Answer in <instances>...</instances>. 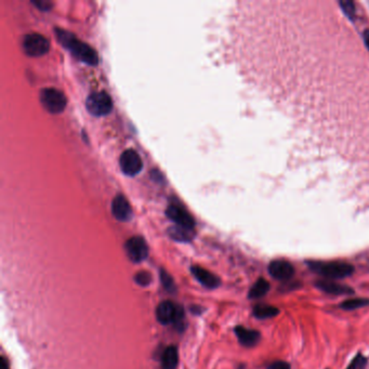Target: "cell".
<instances>
[{"mask_svg": "<svg viewBox=\"0 0 369 369\" xmlns=\"http://www.w3.org/2000/svg\"><path fill=\"white\" fill-rule=\"evenodd\" d=\"M152 280L153 278L151 273L146 271H141L139 273H136V275L134 276V282L139 286H142V287H147V286H150Z\"/></svg>", "mask_w": 369, "mask_h": 369, "instance_id": "21", "label": "cell"}, {"mask_svg": "<svg viewBox=\"0 0 369 369\" xmlns=\"http://www.w3.org/2000/svg\"><path fill=\"white\" fill-rule=\"evenodd\" d=\"M0 369H9V364L5 357H2V361H0Z\"/></svg>", "mask_w": 369, "mask_h": 369, "instance_id": "25", "label": "cell"}, {"mask_svg": "<svg viewBox=\"0 0 369 369\" xmlns=\"http://www.w3.org/2000/svg\"><path fill=\"white\" fill-rule=\"evenodd\" d=\"M55 35H57L58 40L63 44V47H65L68 51H71V53L76 59L88 64V65H97L99 61L98 54L96 50L92 49L89 44L80 41L72 33L64 30L57 29L55 30Z\"/></svg>", "mask_w": 369, "mask_h": 369, "instance_id": "1", "label": "cell"}, {"mask_svg": "<svg viewBox=\"0 0 369 369\" xmlns=\"http://www.w3.org/2000/svg\"><path fill=\"white\" fill-rule=\"evenodd\" d=\"M184 316L186 314H184L183 308L171 301H164L159 303V306L156 309V317L163 325L174 324L182 329Z\"/></svg>", "mask_w": 369, "mask_h": 369, "instance_id": "3", "label": "cell"}, {"mask_svg": "<svg viewBox=\"0 0 369 369\" xmlns=\"http://www.w3.org/2000/svg\"><path fill=\"white\" fill-rule=\"evenodd\" d=\"M364 40H365V43L367 45V48L369 49V30L365 32L364 34Z\"/></svg>", "mask_w": 369, "mask_h": 369, "instance_id": "26", "label": "cell"}, {"mask_svg": "<svg viewBox=\"0 0 369 369\" xmlns=\"http://www.w3.org/2000/svg\"><path fill=\"white\" fill-rule=\"evenodd\" d=\"M369 306V299L367 298H354L348 299L340 304V308L345 311H353Z\"/></svg>", "mask_w": 369, "mask_h": 369, "instance_id": "19", "label": "cell"}, {"mask_svg": "<svg viewBox=\"0 0 369 369\" xmlns=\"http://www.w3.org/2000/svg\"><path fill=\"white\" fill-rule=\"evenodd\" d=\"M270 283L265 281L264 279H259L249 290L248 298L249 299H259L269 292L270 290Z\"/></svg>", "mask_w": 369, "mask_h": 369, "instance_id": "18", "label": "cell"}, {"mask_svg": "<svg viewBox=\"0 0 369 369\" xmlns=\"http://www.w3.org/2000/svg\"><path fill=\"white\" fill-rule=\"evenodd\" d=\"M160 281H162V284L165 287V289L168 292H170V293L176 292V290H177L176 283H174L172 276L167 271H165V270L160 271Z\"/></svg>", "mask_w": 369, "mask_h": 369, "instance_id": "20", "label": "cell"}, {"mask_svg": "<svg viewBox=\"0 0 369 369\" xmlns=\"http://www.w3.org/2000/svg\"><path fill=\"white\" fill-rule=\"evenodd\" d=\"M40 102L49 113L60 114L65 109L67 100L58 89L44 88L40 91Z\"/></svg>", "mask_w": 369, "mask_h": 369, "instance_id": "5", "label": "cell"}, {"mask_svg": "<svg viewBox=\"0 0 369 369\" xmlns=\"http://www.w3.org/2000/svg\"><path fill=\"white\" fill-rule=\"evenodd\" d=\"M252 314L256 318L266 319L279 315L280 310L276 307L269 306V304H257L252 310Z\"/></svg>", "mask_w": 369, "mask_h": 369, "instance_id": "16", "label": "cell"}, {"mask_svg": "<svg viewBox=\"0 0 369 369\" xmlns=\"http://www.w3.org/2000/svg\"><path fill=\"white\" fill-rule=\"evenodd\" d=\"M119 164H121L122 171L126 174V176L129 177L136 176L137 173L141 172L143 168V163L140 155L134 150L125 151L121 156Z\"/></svg>", "mask_w": 369, "mask_h": 369, "instance_id": "8", "label": "cell"}, {"mask_svg": "<svg viewBox=\"0 0 369 369\" xmlns=\"http://www.w3.org/2000/svg\"><path fill=\"white\" fill-rule=\"evenodd\" d=\"M235 334L241 344L246 348L255 347L261 339V335L259 331L245 328L243 326H237L235 328Z\"/></svg>", "mask_w": 369, "mask_h": 369, "instance_id": "13", "label": "cell"}, {"mask_svg": "<svg viewBox=\"0 0 369 369\" xmlns=\"http://www.w3.org/2000/svg\"><path fill=\"white\" fill-rule=\"evenodd\" d=\"M86 107L92 116H105L108 115L113 109V101L104 91L94 92L91 94L87 101Z\"/></svg>", "mask_w": 369, "mask_h": 369, "instance_id": "4", "label": "cell"}, {"mask_svg": "<svg viewBox=\"0 0 369 369\" xmlns=\"http://www.w3.org/2000/svg\"><path fill=\"white\" fill-rule=\"evenodd\" d=\"M269 273L276 281L286 282L294 275V267L286 260H274L269 265Z\"/></svg>", "mask_w": 369, "mask_h": 369, "instance_id": "10", "label": "cell"}, {"mask_svg": "<svg viewBox=\"0 0 369 369\" xmlns=\"http://www.w3.org/2000/svg\"><path fill=\"white\" fill-rule=\"evenodd\" d=\"M112 214L122 222H127L132 218V209L128 200L123 195H118L112 202Z\"/></svg>", "mask_w": 369, "mask_h": 369, "instance_id": "12", "label": "cell"}, {"mask_svg": "<svg viewBox=\"0 0 369 369\" xmlns=\"http://www.w3.org/2000/svg\"><path fill=\"white\" fill-rule=\"evenodd\" d=\"M179 363L178 349L174 345H170L165 349L162 355V367L163 369H176Z\"/></svg>", "mask_w": 369, "mask_h": 369, "instance_id": "15", "label": "cell"}, {"mask_svg": "<svg viewBox=\"0 0 369 369\" xmlns=\"http://www.w3.org/2000/svg\"><path fill=\"white\" fill-rule=\"evenodd\" d=\"M168 234L172 239H174V241L181 242V243L191 242L194 236L193 229H188V228H184V227H181L178 225H174V226L170 227L168 229Z\"/></svg>", "mask_w": 369, "mask_h": 369, "instance_id": "17", "label": "cell"}, {"mask_svg": "<svg viewBox=\"0 0 369 369\" xmlns=\"http://www.w3.org/2000/svg\"><path fill=\"white\" fill-rule=\"evenodd\" d=\"M23 49L30 57H41L49 51L50 42L44 36L32 33L24 37Z\"/></svg>", "mask_w": 369, "mask_h": 369, "instance_id": "6", "label": "cell"}, {"mask_svg": "<svg viewBox=\"0 0 369 369\" xmlns=\"http://www.w3.org/2000/svg\"><path fill=\"white\" fill-rule=\"evenodd\" d=\"M316 287L319 290L330 294H351L354 292L353 289L351 287H349V286L339 284L330 280L319 281L318 283H316Z\"/></svg>", "mask_w": 369, "mask_h": 369, "instance_id": "14", "label": "cell"}, {"mask_svg": "<svg viewBox=\"0 0 369 369\" xmlns=\"http://www.w3.org/2000/svg\"><path fill=\"white\" fill-rule=\"evenodd\" d=\"M267 369H291V367L287 362L275 361L267 366Z\"/></svg>", "mask_w": 369, "mask_h": 369, "instance_id": "23", "label": "cell"}, {"mask_svg": "<svg viewBox=\"0 0 369 369\" xmlns=\"http://www.w3.org/2000/svg\"><path fill=\"white\" fill-rule=\"evenodd\" d=\"M166 215L178 226L188 229H194V227H195V221H194L189 212L181 206L170 205L166 210Z\"/></svg>", "mask_w": 369, "mask_h": 369, "instance_id": "9", "label": "cell"}, {"mask_svg": "<svg viewBox=\"0 0 369 369\" xmlns=\"http://www.w3.org/2000/svg\"><path fill=\"white\" fill-rule=\"evenodd\" d=\"M125 250L127 256L133 263H140L149 257V247H147L144 238L134 236L128 239L125 244Z\"/></svg>", "mask_w": 369, "mask_h": 369, "instance_id": "7", "label": "cell"}, {"mask_svg": "<svg viewBox=\"0 0 369 369\" xmlns=\"http://www.w3.org/2000/svg\"><path fill=\"white\" fill-rule=\"evenodd\" d=\"M33 4L38 7L40 10H49V9L52 7V4L49 2H36Z\"/></svg>", "mask_w": 369, "mask_h": 369, "instance_id": "24", "label": "cell"}, {"mask_svg": "<svg viewBox=\"0 0 369 369\" xmlns=\"http://www.w3.org/2000/svg\"><path fill=\"white\" fill-rule=\"evenodd\" d=\"M310 269L328 280H342L354 273V266L340 261H309Z\"/></svg>", "mask_w": 369, "mask_h": 369, "instance_id": "2", "label": "cell"}, {"mask_svg": "<svg viewBox=\"0 0 369 369\" xmlns=\"http://www.w3.org/2000/svg\"><path fill=\"white\" fill-rule=\"evenodd\" d=\"M191 273L204 287L208 289H216L221 284V281L217 275L211 273L210 271L202 269L200 266H192Z\"/></svg>", "mask_w": 369, "mask_h": 369, "instance_id": "11", "label": "cell"}, {"mask_svg": "<svg viewBox=\"0 0 369 369\" xmlns=\"http://www.w3.org/2000/svg\"><path fill=\"white\" fill-rule=\"evenodd\" d=\"M366 365L367 358L362 354H358L353 358V361L348 366L347 369H365Z\"/></svg>", "mask_w": 369, "mask_h": 369, "instance_id": "22", "label": "cell"}]
</instances>
